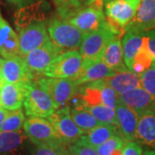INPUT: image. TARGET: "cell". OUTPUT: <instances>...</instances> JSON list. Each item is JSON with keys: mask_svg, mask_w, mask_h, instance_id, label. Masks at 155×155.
<instances>
[{"mask_svg": "<svg viewBox=\"0 0 155 155\" xmlns=\"http://www.w3.org/2000/svg\"><path fill=\"white\" fill-rule=\"evenodd\" d=\"M119 103L120 99L118 94L114 89H112L106 84L105 79L103 78L101 85V104L116 110Z\"/></svg>", "mask_w": 155, "mask_h": 155, "instance_id": "obj_32", "label": "cell"}, {"mask_svg": "<svg viewBox=\"0 0 155 155\" xmlns=\"http://www.w3.org/2000/svg\"><path fill=\"white\" fill-rule=\"evenodd\" d=\"M153 61V57L151 55L150 52L147 48V45L145 43L143 48L136 55L133 64L132 72L140 75L143 72H145L148 67L151 66L152 62Z\"/></svg>", "mask_w": 155, "mask_h": 155, "instance_id": "obj_30", "label": "cell"}, {"mask_svg": "<svg viewBox=\"0 0 155 155\" xmlns=\"http://www.w3.org/2000/svg\"><path fill=\"white\" fill-rule=\"evenodd\" d=\"M104 79L106 84L114 89L117 94H121L128 90L140 86V75L129 70L117 72L112 77Z\"/></svg>", "mask_w": 155, "mask_h": 155, "instance_id": "obj_22", "label": "cell"}, {"mask_svg": "<svg viewBox=\"0 0 155 155\" xmlns=\"http://www.w3.org/2000/svg\"><path fill=\"white\" fill-rule=\"evenodd\" d=\"M0 55L5 59L21 56L19 39L15 30L2 16L0 10Z\"/></svg>", "mask_w": 155, "mask_h": 155, "instance_id": "obj_17", "label": "cell"}, {"mask_svg": "<svg viewBox=\"0 0 155 155\" xmlns=\"http://www.w3.org/2000/svg\"><path fill=\"white\" fill-rule=\"evenodd\" d=\"M125 142L126 141L121 135L116 134L100 145L96 150L98 155H115L117 152L122 149Z\"/></svg>", "mask_w": 155, "mask_h": 155, "instance_id": "obj_29", "label": "cell"}, {"mask_svg": "<svg viewBox=\"0 0 155 155\" xmlns=\"http://www.w3.org/2000/svg\"><path fill=\"white\" fill-rule=\"evenodd\" d=\"M22 56H15L4 60L2 67L3 83H22L35 78Z\"/></svg>", "mask_w": 155, "mask_h": 155, "instance_id": "obj_12", "label": "cell"}, {"mask_svg": "<svg viewBox=\"0 0 155 155\" xmlns=\"http://www.w3.org/2000/svg\"><path fill=\"white\" fill-rule=\"evenodd\" d=\"M119 99L125 105L132 109L140 116L147 111L155 110V103L150 94L143 87L128 90L125 92L118 94Z\"/></svg>", "mask_w": 155, "mask_h": 155, "instance_id": "obj_14", "label": "cell"}, {"mask_svg": "<svg viewBox=\"0 0 155 155\" xmlns=\"http://www.w3.org/2000/svg\"><path fill=\"white\" fill-rule=\"evenodd\" d=\"M146 45L153 59L155 61V30H148L145 32Z\"/></svg>", "mask_w": 155, "mask_h": 155, "instance_id": "obj_36", "label": "cell"}, {"mask_svg": "<svg viewBox=\"0 0 155 155\" xmlns=\"http://www.w3.org/2000/svg\"><path fill=\"white\" fill-rule=\"evenodd\" d=\"M155 28V0H141L133 20L124 32L135 30L147 32Z\"/></svg>", "mask_w": 155, "mask_h": 155, "instance_id": "obj_15", "label": "cell"}, {"mask_svg": "<svg viewBox=\"0 0 155 155\" xmlns=\"http://www.w3.org/2000/svg\"><path fill=\"white\" fill-rule=\"evenodd\" d=\"M83 65V57L78 50L63 52L46 69L43 76L74 79Z\"/></svg>", "mask_w": 155, "mask_h": 155, "instance_id": "obj_8", "label": "cell"}, {"mask_svg": "<svg viewBox=\"0 0 155 155\" xmlns=\"http://www.w3.org/2000/svg\"><path fill=\"white\" fill-rule=\"evenodd\" d=\"M97 0H54L59 16L67 20L79 11L93 5Z\"/></svg>", "mask_w": 155, "mask_h": 155, "instance_id": "obj_25", "label": "cell"}, {"mask_svg": "<svg viewBox=\"0 0 155 155\" xmlns=\"http://www.w3.org/2000/svg\"><path fill=\"white\" fill-rule=\"evenodd\" d=\"M9 113H10V111L8 110H6L4 107L0 106V127L2 126L3 122L5 120L6 116L9 115Z\"/></svg>", "mask_w": 155, "mask_h": 155, "instance_id": "obj_38", "label": "cell"}, {"mask_svg": "<svg viewBox=\"0 0 155 155\" xmlns=\"http://www.w3.org/2000/svg\"><path fill=\"white\" fill-rule=\"evenodd\" d=\"M143 155H155V149H147L144 151Z\"/></svg>", "mask_w": 155, "mask_h": 155, "instance_id": "obj_40", "label": "cell"}, {"mask_svg": "<svg viewBox=\"0 0 155 155\" xmlns=\"http://www.w3.org/2000/svg\"><path fill=\"white\" fill-rule=\"evenodd\" d=\"M140 86L148 92L155 103V61L153 60L145 72L140 75Z\"/></svg>", "mask_w": 155, "mask_h": 155, "instance_id": "obj_31", "label": "cell"}, {"mask_svg": "<svg viewBox=\"0 0 155 155\" xmlns=\"http://www.w3.org/2000/svg\"><path fill=\"white\" fill-rule=\"evenodd\" d=\"M71 116L75 123L80 129L83 130L84 134L100 124H103L99 121H97L90 112L78 105L71 109Z\"/></svg>", "mask_w": 155, "mask_h": 155, "instance_id": "obj_26", "label": "cell"}, {"mask_svg": "<svg viewBox=\"0 0 155 155\" xmlns=\"http://www.w3.org/2000/svg\"><path fill=\"white\" fill-rule=\"evenodd\" d=\"M23 107L28 116L43 118L49 117L57 110L50 95L35 78L25 83Z\"/></svg>", "mask_w": 155, "mask_h": 155, "instance_id": "obj_2", "label": "cell"}, {"mask_svg": "<svg viewBox=\"0 0 155 155\" xmlns=\"http://www.w3.org/2000/svg\"><path fill=\"white\" fill-rule=\"evenodd\" d=\"M117 35L112 28H104L91 33H84L83 41L78 49L83 57L82 66L102 61L108 45Z\"/></svg>", "mask_w": 155, "mask_h": 155, "instance_id": "obj_4", "label": "cell"}, {"mask_svg": "<svg viewBox=\"0 0 155 155\" xmlns=\"http://www.w3.org/2000/svg\"><path fill=\"white\" fill-rule=\"evenodd\" d=\"M145 43V32L135 30H127L124 32L122 40L123 60L129 71H132L134 59Z\"/></svg>", "mask_w": 155, "mask_h": 155, "instance_id": "obj_18", "label": "cell"}, {"mask_svg": "<svg viewBox=\"0 0 155 155\" xmlns=\"http://www.w3.org/2000/svg\"><path fill=\"white\" fill-rule=\"evenodd\" d=\"M77 105L82 107L85 110L90 112L101 123L116 125V116L115 109L104 105L102 104L86 105V104H82L79 103Z\"/></svg>", "mask_w": 155, "mask_h": 155, "instance_id": "obj_27", "label": "cell"}, {"mask_svg": "<svg viewBox=\"0 0 155 155\" xmlns=\"http://www.w3.org/2000/svg\"><path fill=\"white\" fill-rule=\"evenodd\" d=\"M41 15L42 12L33 10H19L17 13L16 27L21 56L50 41L48 22Z\"/></svg>", "mask_w": 155, "mask_h": 155, "instance_id": "obj_1", "label": "cell"}, {"mask_svg": "<svg viewBox=\"0 0 155 155\" xmlns=\"http://www.w3.org/2000/svg\"><path fill=\"white\" fill-rule=\"evenodd\" d=\"M116 126L125 141H134L136 138L139 115L120 101L116 108Z\"/></svg>", "mask_w": 155, "mask_h": 155, "instance_id": "obj_13", "label": "cell"}, {"mask_svg": "<svg viewBox=\"0 0 155 155\" xmlns=\"http://www.w3.org/2000/svg\"><path fill=\"white\" fill-rule=\"evenodd\" d=\"M135 140L147 149H155V110L140 116Z\"/></svg>", "mask_w": 155, "mask_h": 155, "instance_id": "obj_19", "label": "cell"}, {"mask_svg": "<svg viewBox=\"0 0 155 155\" xmlns=\"http://www.w3.org/2000/svg\"><path fill=\"white\" fill-rule=\"evenodd\" d=\"M26 82L3 83L0 86V106L11 111L21 110L23 106Z\"/></svg>", "mask_w": 155, "mask_h": 155, "instance_id": "obj_16", "label": "cell"}, {"mask_svg": "<svg viewBox=\"0 0 155 155\" xmlns=\"http://www.w3.org/2000/svg\"><path fill=\"white\" fill-rule=\"evenodd\" d=\"M141 0H116L104 5L107 20L118 35L124 33L133 20Z\"/></svg>", "mask_w": 155, "mask_h": 155, "instance_id": "obj_7", "label": "cell"}, {"mask_svg": "<svg viewBox=\"0 0 155 155\" xmlns=\"http://www.w3.org/2000/svg\"><path fill=\"white\" fill-rule=\"evenodd\" d=\"M6 1L12 5L17 7L18 9H22L33 5H36L41 2H44L45 0H6Z\"/></svg>", "mask_w": 155, "mask_h": 155, "instance_id": "obj_37", "label": "cell"}, {"mask_svg": "<svg viewBox=\"0 0 155 155\" xmlns=\"http://www.w3.org/2000/svg\"><path fill=\"white\" fill-rule=\"evenodd\" d=\"M116 72H117L112 70L102 61H97L86 66H82L80 72L73 79V81L78 86L88 82L110 78Z\"/></svg>", "mask_w": 155, "mask_h": 155, "instance_id": "obj_20", "label": "cell"}, {"mask_svg": "<svg viewBox=\"0 0 155 155\" xmlns=\"http://www.w3.org/2000/svg\"><path fill=\"white\" fill-rule=\"evenodd\" d=\"M102 61L116 72H123L128 70L123 60L122 41L118 36L113 39L108 45Z\"/></svg>", "mask_w": 155, "mask_h": 155, "instance_id": "obj_23", "label": "cell"}, {"mask_svg": "<svg viewBox=\"0 0 155 155\" xmlns=\"http://www.w3.org/2000/svg\"><path fill=\"white\" fill-rule=\"evenodd\" d=\"M103 5L101 0H97L93 5L79 11L68 18L67 21L84 33H91L104 28H112L114 30L103 11Z\"/></svg>", "mask_w": 155, "mask_h": 155, "instance_id": "obj_5", "label": "cell"}, {"mask_svg": "<svg viewBox=\"0 0 155 155\" xmlns=\"http://www.w3.org/2000/svg\"><path fill=\"white\" fill-rule=\"evenodd\" d=\"M116 134L121 135L116 125L103 123L92 128L87 133L84 134L78 140L97 148L100 145L105 142L107 140Z\"/></svg>", "mask_w": 155, "mask_h": 155, "instance_id": "obj_21", "label": "cell"}, {"mask_svg": "<svg viewBox=\"0 0 155 155\" xmlns=\"http://www.w3.org/2000/svg\"><path fill=\"white\" fill-rule=\"evenodd\" d=\"M36 80L50 95L56 109L67 105L77 93L78 85L71 78L45 77Z\"/></svg>", "mask_w": 155, "mask_h": 155, "instance_id": "obj_10", "label": "cell"}, {"mask_svg": "<svg viewBox=\"0 0 155 155\" xmlns=\"http://www.w3.org/2000/svg\"><path fill=\"white\" fill-rule=\"evenodd\" d=\"M25 120V116L21 110H12L6 116L5 120L0 127V132L21 130Z\"/></svg>", "mask_w": 155, "mask_h": 155, "instance_id": "obj_28", "label": "cell"}, {"mask_svg": "<svg viewBox=\"0 0 155 155\" xmlns=\"http://www.w3.org/2000/svg\"><path fill=\"white\" fill-rule=\"evenodd\" d=\"M4 60L0 58V86L3 84V78H2V67H3Z\"/></svg>", "mask_w": 155, "mask_h": 155, "instance_id": "obj_39", "label": "cell"}, {"mask_svg": "<svg viewBox=\"0 0 155 155\" xmlns=\"http://www.w3.org/2000/svg\"><path fill=\"white\" fill-rule=\"evenodd\" d=\"M26 136L36 146L48 145L53 147L67 146L57 135L54 127L48 119L28 116L23 123Z\"/></svg>", "mask_w": 155, "mask_h": 155, "instance_id": "obj_6", "label": "cell"}, {"mask_svg": "<svg viewBox=\"0 0 155 155\" xmlns=\"http://www.w3.org/2000/svg\"><path fill=\"white\" fill-rule=\"evenodd\" d=\"M50 40L62 52L78 50L83 41L84 33L67 20L53 17L48 22Z\"/></svg>", "mask_w": 155, "mask_h": 155, "instance_id": "obj_3", "label": "cell"}, {"mask_svg": "<svg viewBox=\"0 0 155 155\" xmlns=\"http://www.w3.org/2000/svg\"><path fill=\"white\" fill-rule=\"evenodd\" d=\"M62 53L61 48L50 40L43 46L28 52L22 57L34 75L41 76L43 75L46 69Z\"/></svg>", "mask_w": 155, "mask_h": 155, "instance_id": "obj_11", "label": "cell"}, {"mask_svg": "<svg viewBox=\"0 0 155 155\" xmlns=\"http://www.w3.org/2000/svg\"><path fill=\"white\" fill-rule=\"evenodd\" d=\"M102 2H103V4L104 5H105L107 3H109V2H110V1H116V0H101Z\"/></svg>", "mask_w": 155, "mask_h": 155, "instance_id": "obj_41", "label": "cell"}, {"mask_svg": "<svg viewBox=\"0 0 155 155\" xmlns=\"http://www.w3.org/2000/svg\"><path fill=\"white\" fill-rule=\"evenodd\" d=\"M21 130L0 132V155H13L18 152L26 139Z\"/></svg>", "mask_w": 155, "mask_h": 155, "instance_id": "obj_24", "label": "cell"}, {"mask_svg": "<svg viewBox=\"0 0 155 155\" xmlns=\"http://www.w3.org/2000/svg\"><path fill=\"white\" fill-rule=\"evenodd\" d=\"M142 146L137 142L134 141H126L122 149V155H143Z\"/></svg>", "mask_w": 155, "mask_h": 155, "instance_id": "obj_35", "label": "cell"}, {"mask_svg": "<svg viewBox=\"0 0 155 155\" xmlns=\"http://www.w3.org/2000/svg\"><path fill=\"white\" fill-rule=\"evenodd\" d=\"M69 151L73 155H98L96 148L79 140L71 145Z\"/></svg>", "mask_w": 155, "mask_h": 155, "instance_id": "obj_34", "label": "cell"}, {"mask_svg": "<svg viewBox=\"0 0 155 155\" xmlns=\"http://www.w3.org/2000/svg\"><path fill=\"white\" fill-rule=\"evenodd\" d=\"M69 149L66 148V146L53 147L48 145L37 146L34 152V155H65Z\"/></svg>", "mask_w": 155, "mask_h": 155, "instance_id": "obj_33", "label": "cell"}, {"mask_svg": "<svg viewBox=\"0 0 155 155\" xmlns=\"http://www.w3.org/2000/svg\"><path fill=\"white\" fill-rule=\"evenodd\" d=\"M48 119L54 127L59 138L66 145L75 143L84 134L73 121L71 116V108L68 105L57 109Z\"/></svg>", "mask_w": 155, "mask_h": 155, "instance_id": "obj_9", "label": "cell"}, {"mask_svg": "<svg viewBox=\"0 0 155 155\" xmlns=\"http://www.w3.org/2000/svg\"><path fill=\"white\" fill-rule=\"evenodd\" d=\"M65 155H73L72 154V153H70V151H68V152H67V153H66V154Z\"/></svg>", "mask_w": 155, "mask_h": 155, "instance_id": "obj_42", "label": "cell"}]
</instances>
